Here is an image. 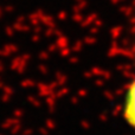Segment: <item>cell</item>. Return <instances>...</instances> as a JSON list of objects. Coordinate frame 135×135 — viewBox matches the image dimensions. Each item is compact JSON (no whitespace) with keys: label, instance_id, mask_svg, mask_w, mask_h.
<instances>
[{"label":"cell","instance_id":"2","mask_svg":"<svg viewBox=\"0 0 135 135\" xmlns=\"http://www.w3.org/2000/svg\"><path fill=\"white\" fill-rule=\"evenodd\" d=\"M133 57H134V63H135V45H134V56Z\"/></svg>","mask_w":135,"mask_h":135},{"label":"cell","instance_id":"1","mask_svg":"<svg viewBox=\"0 0 135 135\" xmlns=\"http://www.w3.org/2000/svg\"><path fill=\"white\" fill-rule=\"evenodd\" d=\"M122 119L135 132V76L127 84L122 100Z\"/></svg>","mask_w":135,"mask_h":135}]
</instances>
